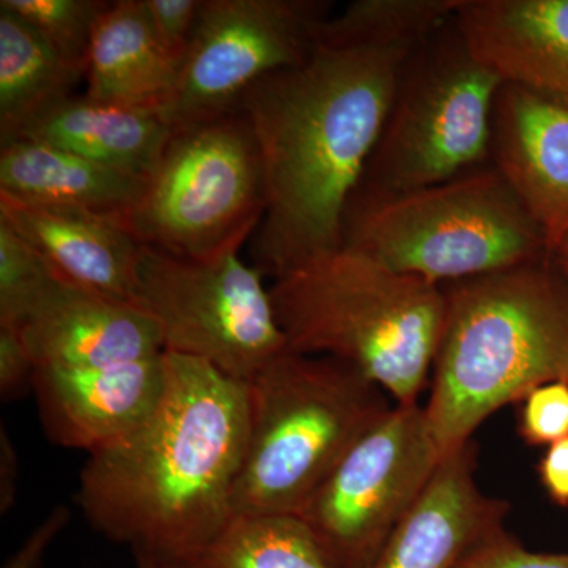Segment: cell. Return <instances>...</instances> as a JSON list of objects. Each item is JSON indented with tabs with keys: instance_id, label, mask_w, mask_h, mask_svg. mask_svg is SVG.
<instances>
[{
	"instance_id": "cell-12",
	"label": "cell",
	"mask_w": 568,
	"mask_h": 568,
	"mask_svg": "<svg viewBox=\"0 0 568 568\" xmlns=\"http://www.w3.org/2000/svg\"><path fill=\"white\" fill-rule=\"evenodd\" d=\"M489 163L555 254L568 234V102L504 82L493 114Z\"/></svg>"
},
{
	"instance_id": "cell-18",
	"label": "cell",
	"mask_w": 568,
	"mask_h": 568,
	"mask_svg": "<svg viewBox=\"0 0 568 568\" xmlns=\"http://www.w3.org/2000/svg\"><path fill=\"white\" fill-rule=\"evenodd\" d=\"M148 181L43 142L17 140L0 149V194L29 203L80 209L122 223Z\"/></svg>"
},
{
	"instance_id": "cell-15",
	"label": "cell",
	"mask_w": 568,
	"mask_h": 568,
	"mask_svg": "<svg viewBox=\"0 0 568 568\" xmlns=\"http://www.w3.org/2000/svg\"><path fill=\"white\" fill-rule=\"evenodd\" d=\"M476 457L469 440L443 458L369 568H457L474 548L504 530L508 504L478 488Z\"/></svg>"
},
{
	"instance_id": "cell-22",
	"label": "cell",
	"mask_w": 568,
	"mask_h": 568,
	"mask_svg": "<svg viewBox=\"0 0 568 568\" xmlns=\"http://www.w3.org/2000/svg\"><path fill=\"white\" fill-rule=\"evenodd\" d=\"M156 564V562H155ZM159 568H335L298 517H233L211 541Z\"/></svg>"
},
{
	"instance_id": "cell-33",
	"label": "cell",
	"mask_w": 568,
	"mask_h": 568,
	"mask_svg": "<svg viewBox=\"0 0 568 568\" xmlns=\"http://www.w3.org/2000/svg\"><path fill=\"white\" fill-rule=\"evenodd\" d=\"M559 267L562 268L564 275L567 276L568 280V261L558 260Z\"/></svg>"
},
{
	"instance_id": "cell-26",
	"label": "cell",
	"mask_w": 568,
	"mask_h": 568,
	"mask_svg": "<svg viewBox=\"0 0 568 568\" xmlns=\"http://www.w3.org/2000/svg\"><path fill=\"white\" fill-rule=\"evenodd\" d=\"M144 3L160 47L181 70L203 0H144Z\"/></svg>"
},
{
	"instance_id": "cell-28",
	"label": "cell",
	"mask_w": 568,
	"mask_h": 568,
	"mask_svg": "<svg viewBox=\"0 0 568 568\" xmlns=\"http://www.w3.org/2000/svg\"><path fill=\"white\" fill-rule=\"evenodd\" d=\"M36 366L20 332L0 328V395L3 402L18 398L32 388Z\"/></svg>"
},
{
	"instance_id": "cell-27",
	"label": "cell",
	"mask_w": 568,
	"mask_h": 568,
	"mask_svg": "<svg viewBox=\"0 0 568 568\" xmlns=\"http://www.w3.org/2000/svg\"><path fill=\"white\" fill-rule=\"evenodd\" d=\"M457 568H568V552L529 551L504 529L474 548Z\"/></svg>"
},
{
	"instance_id": "cell-7",
	"label": "cell",
	"mask_w": 568,
	"mask_h": 568,
	"mask_svg": "<svg viewBox=\"0 0 568 568\" xmlns=\"http://www.w3.org/2000/svg\"><path fill=\"white\" fill-rule=\"evenodd\" d=\"M503 84L470 50L455 17L440 26L407 55L357 192H410L489 164Z\"/></svg>"
},
{
	"instance_id": "cell-17",
	"label": "cell",
	"mask_w": 568,
	"mask_h": 568,
	"mask_svg": "<svg viewBox=\"0 0 568 568\" xmlns=\"http://www.w3.org/2000/svg\"><path fill=\"white\" fill-rule=\"evenodd\" d=\"M455 20L504 82L568 102V0H463Z\"/></svg>"
},
{
	"instance_id": "cell-5",
	"label": "cell",
	"mask_w": 568,
	"mask_h": 568,
	"mask_svg": "<svg viewBox=\"0 0 568 568\" xmlns=\"http://www.w3.org/2000/svg\"><path fill=\"white\" fill-rule=\"evenodd\" d=\"M248 386V437L233 517H297L347 450L386 416L383 388L331 355L286 349Z\"/></svg>"
},
{
	"instance_id": "cell-2",
	"label": "cell",
	"mask_w": 568,
	"mask_h": 568,
	"mask_svg": "<svg viewBox=\"0 0 568 568\" xmlns=\"http://www.w3.org/2000/svg\"><path fill=\"white\" fill-rule=\"evenodd\" d=\"M164 364L159 405L88 455L77 495L97 532L156 564L192 555L233 518L250 424L246 383L183 355Z\"/></svg>"
},
{
	"instance_id": "cell-10",
	"label": "cell",
	"mask_w": 568,
	"mask_h": 568,
	"mask_svg": "<svg viewBox=\"0 0 568 568\" xmlns=\"http://www.w3.org/2000/svg\"><path fill=\"white\" fill-rule=\"evenodd\" d=\"M425 407L396 405L306 500L297 517L335 568H369L443 458Z\"/></svg>"
},
{
	"instance_id": "cell-3",
	"label": "cell",
	"mask_w": 568,
	"mask_h": 568,
	"mask_svg": "<svg viewBox=\"0 0 568 568\" xmlns=\"http://www.w3.org/2000/svg\"><path fill=\"white\" fill-rule=\"evenodd\" d=\"M446 316L425 414L443 455L499 407L568 383V280L548 260L443 284Z\"/></svg>"
},
{
	"instance_id": "cell-1",
	"label": "cell",
	"mask_w": 568,
	"mask_h": 568,
	"mask_svg": "<svg viewBox=\"0 0 568 568\" xmlns=\"http://www.w3.org/2000/svg\"><path fill=\"white\" fill-rule=\"evenodd\" d=\"M417 44L358 39L332 14L304 62L267 74L244 93L237 110L256 134L267 192L252 242L261 274L275 280L342 248L347 204Z\"/></svg>"
},
{
	"instance_id": "cell-11",
	"label": "cell",
	"mask_w": 568,
	"mask_h": 568,
	"mask_svg": "<svg viewBox=\"0 0 568 568\" xmlns=\"http://www.w3.org/2000/svg\"><path fill=\"white\" fill-rule=\"evenodd\" d=\"M327 0H203L192 43L163 118L174 130L237 110L267 74L312 54Z\"/></svg>"
},
{
	"instance_id": "cell-16",
	"label": "cell",
	"mask_w": 568,
	"mask_h": 568,
	"mask_svg": "<svg viewBox=\"0 0 568 568\" xmlns=\"http://www.w3.org/2000/svg\"><path fill=\"white\" fill-rule=\"evenodd\" d=\"M0 220L47 261L62 283L136 305L141 244L119 220L0 194Z\"/></svg>"
},
{
	"instance_id": "cell-14",
	"label": "cell",
	"mask_w": 568,
	"mask_h": 568,
	"mask_svg": "<svg viewBox=\"0 0 568 568\" xmlns=\"http://www.w3.org/2000/svg\"><path fill=\"white\" fill-rule=\"evenodd\" d=\"M36 368H100L163 354L144 310L59 282L20 328Z\"/></svg>"
},
{
	"instance_id": "cell-29",
	"label": "cell",
	"mask_w": 568,
	"mask_h": 568,
	"mask_svg": "<svg viewBox=\"0 0 568 568\" xmlns=\"http://www.w3.org/2000/svg\"><path fill=\"white\" fill-rule=\"evenodd\" d=\"M538 477L549 499L568 507V437L548 447L538 463Z\"/></svg>"
},
{
	"instance_id": "cell-24",
	"label": "cell",
	"mask_w": 568,
	"mask_h": 568,
	"mask_svg": "<svg viewBox=\"0 0 568 568\" xmlns=\"http://www.w3.org/2000/svg\"><path fill=\"white\" fill-rule=\"evenodd\" d=\"M110 2L103 0H2L32 26L62 61L85 73L89 48L97 22Z\"/></svg>"
},
{
	"instance_id": "cell-31",
	"label": "cell",
	"mask_w": 568,
	"mask_h": 568,
	"mask_svg": "<svg viewBox=\"0 0 568 568\" xmlns=\"http://www.w3.org/2000/svg\"><path fill=\"white\" fill-rule=\"evenodd\" d=\"M555 254L558 260L568 261V234L562 239Z\"/></svg>"
},
{
	"instance_id": "cell-8",
	"label": "cell",
	"mask_w": 568,
	"mask_h": 568,
	"mask_svg": "<svg viewBox=\"0 0 568 568\" xmlns=\"http://www.w3.org/2000/svg\"><path fill=\"white\" fill-rule=\"evenodd\" d=\"M267 209L263 156L241 110L174 130L122 220L141 245L211 260L241 252Z\"/></svg>"
},
{
	"instance_id": "cell-9",
	"label": "cell",
	"mask_w": 568,
	"mask_h": 568,
	"mask_svg": "<svg viewBox=\"0 0 568 568\" xmlns=\"http://www.w3.org/2000/svg\"><path fill=\"white\" fill-rule=\"evenodd\" d=\"M263 276L239 252L192 260L141 245L134 298L155 321L164 353L250 383L287 349Z\"/></svg>"
},
{
	"instance_id": "cell-6",
	"label": "cell",
	"mask_w": 568,
	"mask_h": 568,
	"mask_svg": "<svg viewBox=\"0 0 568 568\" xmlns=\"http://www.w3.org/2000/svg\"><path fill=\"white\" fill-rule=\"evenodd\" d=\"M343 246L439 284L547 260L545 235L491 163L436 185L355 192Z\"/></svg>"
},
{
	"instance_id": "cell-13",
	"label": "cell",
	"mask_w": 568,
	"mask_h": 568,
	"mask_svg": "<svg viewBox=\"0 0 568 568\" xmlns=\"http://www.w3.org/2000/svg\"><path fill=\"white\" fill-rule=\"evenodd\" d=\"M164 381L163 353L100 368H36L32 390L52 443L89 455L122 439L151 416Z\"/></svg>"
},
{
	"instance_id": "cell-25",
	"label": "cell",
	"mask_w": 568,
	"mask_h": 568,
	"mask_svg": "<svg viewBox=\"0 0 568 568\" xmlns=\"http://www.w3.org/2000/svg\"><path fill=\"white\" fill-rule=\"evenodd\" d=\"M518 433L529 446H552L568 437V383L544 384L521 399Z\"/></svg>"
},
{
	"instance_id": "cell-20",
	"label": "cell",
	"mask_w": 568,
	"mask_h": 568,
	"mask_svg": "<svg viewBox=\"0 0 568 568\" xmlns=\"http://www.w3.org/2000/svg\"><path fill=\"white\" fill-rule=\"evenodd\" d=\"M178 74L153 33L144 0L110 2L93 31L84 95L115 106L160 111Z\"/></svg>"
},
{
	"instance_id": "cell-21",
	"label": "cell",
	"mask_w": 568,
	"mask_h": 568,
	"mask_svg": "<svg viewBox=\"0 0 568 568\" xmlns=\"http://www.w3.org/2000/svg\"><path fill=\"white\" fill-rule=\"evenodd\" d=\"M82 77L29 22L0 7V144L17 140L29 123L74 95Z\"/></svg>"
},
{
	"instance_id": "cell-23",
	"label": "cell",
	"mask_w": 568,
	"mask_h": 568,
	"mask_svg": "<svg viewBox=\"0 0 568 568\" xmlns=\"http://www.w3.org/2000/svg\"><path fill=\"white\" fill-rule=\"evenodd\" d=\"M59 282L40 253L0 220V328L20 331Z\"/></svg>"
},
{
	"instance_id": "cell-4",
	"label": "cell",
	"mask_w": 568,
	"mask_h": 568,
	"mask_svg": "<svg viewBox=\"0 0 568 568\" xmlns=\"http://www.w3.org/2000/svg\"><path fill=\"white\" fill-rule=\"evenodd\" d=\"M271 297L293 353L347 362L396 405L429 386L446 316L439 284L342 246L275 278Z\"/></svg>"
},
{
	"instance_id": "cell-32",
	"label": "cell",
	"mask_w": 568,
	"mask_h": 568,
	"mask_svg": "<svg viewBox=\"0 0 568 568\" xmlns=\"http://www.w3.org/2000/svg\"><path fill=\"white\" fill-rule=\"evenodd\" d=\"M136 560H138V567H140V568H159V566H156V564H155V560L144 559V558L136 559Z\"/></svg>"
},
{
	"instance_id": "cell-30",
	"label": "cell",
	"mask_w": 568,
	"mask_h": 568,
	"mask_svg": "<svg viewBox=\"0 0 568 568\" xmlns=\"http://www.w3.org/2000/svg\"><path fill=\"white\" fill-rule=\"evenodd\" d=\"M0 474H2L0 477V510L6 514L14 503L20 469H18V457L14 454L13 444H11L9 435H6L3 426L2 435H0Z\"/></svg>"
},
{
	"instance_id": "cell-19",
	"label": "cell",
	"mask_w": 568,
	"mask_h": 568,
	"mask_svg": "<svg viewBox=\"0 0 568 568\" xmlns=\"http://www.w3.org/2000/svg\"><path fill=\"white\" fill-rule=\"evenodd\" d=\"M173 132L160 111L71 95L29 123L17 140L43 142L149 179Z\"/></svg>"
}]
</instances>
